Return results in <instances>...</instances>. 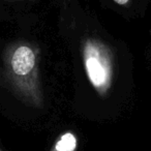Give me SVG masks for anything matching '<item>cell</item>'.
I'll list each match as a JSON object with an SVG mask.
<instances>
[{
	"instance_id": "obj_1",
	"label": "cell",
	"mask_w": 151,
	"mask_h": 151,
	"mask_svg": "<svg viewBox=\"0 0 151 151\" xmlns=\"http://www.w3.org/2000/svg\"><path fill=\"white\" fill-rule=\"evenodd\" d=\"M3 77L11 89L26 104L42 106L40 82V51L33 42L19 40L3 53Z\"/></svg>"
},
{
	"instance_id": "obj_2",
	"label": "cell",
	"mask_w": 151,
	"mask_h": 151,
	"mask_svg": "<svg viewBox=\"0 0 151 151\" xmlns=\"http://www.w3.org/2000/svg\"><path fill=\"white\" fill-rule=\"evenodd\" d=\"M82 58L91 86L99 96L107 95L113 84L114 77V60L111 49L97 38L87 37L82 44Z\"/></svg>"
},
{
	"instance_id": "obj_3",
	"label": "cell",
	"mask_w": 151,
	"mask_h": 151,
	"mask_svg": "<svg viewBox=\"0 0 151 151\" xmlns=\"http://www.w3.org/2000/svg\"><path fill=\"white\" fill-rule=\"evenodd\" d=\"M78 146V141L76 136L70 132L61 134L55 142L51 151H76Z\"/></svg>"
},
{
	"instance_id": "obj_4",
	"label": "cell",
	"mask_w": 151,
	"mask_h": 151,
	"mask_svg": "<svg viewBox=\"0 0 151 151\" xmlns=\"http://www.w3.org/2000/svg\"><path fill=\"white\" fill-rule=\"evenodd\" d=\"M114 2L119 5H126V4H128L129 0H114Z\"/></svg>"
}]
</instances>
